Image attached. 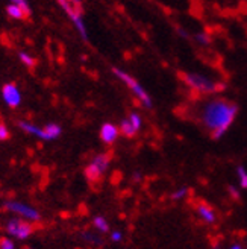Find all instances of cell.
I'll list each match as a JSON object with an SVG mask.
<instances>
[{
	"instance_id": "cell-13",
	"label": "cell",
	"mask_w": 247,
	"mask_h": 249,
	"mask_svg": "<svg viewBox=\"0 0 247 249\" xmlns=\"http://www.w3.org/2000/svg\"><path fill=\"white\" fill-rule=\"evenodd\" d=\"M43 129L46 132V142H50V140L58 139V137L61 135V132H63L61 126H59V124H56V123H49V124H46Z\"/></svg>"
},
{
	"instance_id": "cell-24",
	"label": "cell",
	"mask_w": 247,
	"mask_h": 249,
	"mask_svg": "<svg viewBox=\"0 0 247 249\" xmlns=\"http://www.w3.org/2000/svg\"><path fill=\"white\" fill-rule=\"evenodd\" d=\"M123 239V232L121 231H113L111 232V240L113 242H121Z\"/></svg>"
},
{
	"instance_id": "cell-26",
	"label": "cell",
	"mask_w": 247,
	"mask_h": 249,
	"mask_svg": "<svg viewBox=\"0 0 247 249\" xmlns=\"http://www.w3.org/2000/svg\"><path fill=\"white\" fill-rule=\"evenodd\" d=\"M228 249H243V246H241V245H232V246H229Z\"/></svg>"
},
{
	"instance_id": "cell-27",
	"label": "cell",
	"mask_w": 247,
	"mask_h": 249,
	"mask_svg": "<svg viewBox=\"0 0 247 249\" xmlns=\"http://www.w3.org/2000/svg\"><path fill=\"white\" fill-rule=\"evenodd\" d=\"M26 249H31V248H26Z\"/></svg>"
},
{
	"instance_id": "cell-10",
	"label": "cell",
	"mask_w": 247,
	"mask_h": 249,
	"mask_svg": "<svg viewBox=\"0 0 247 249\" xmlns=\"http://www.w3.org/2000/svg\"><path fill=\"white\" fill-rule=\"evenodd\" d=\"M118 134H120V128H117L115 124H113V123L102 124V128H100V139H102L103 143L113 144L117 140Z\"/></svg>"
},
{
	"instance_id": "cell-6",
	"label": "cell",
	"mask_w": 247,
	"mask_h": 249,
	"mask_svg": "<svg viewBox=\"0 0 247 249\" xmlns=\"http://www.w3.org/2000/svg\"><path fill=\"white\" fill-rule=\"evenodd\" d=\"M141 129V116L137 113H131L128 119H125L120 123V134L132 139L137 135V132Z\"/></svg>"
},
{
	"instance_id": "cell-1",
	"label": "cell",
	"mask_w": 247,
	"mask_h": 249,
	"mask_svg": "<svg viewBox=\"0 0 247 249\" xmlns=\"http://www.w3.org/2000/svg\"><path fill=\"white\" fill-rule=\"evenodd\" d=\"M237 114V104L225 97L208 99L197 108V119L213 140L221 139L228 132Z\"/></svg>"
},
{
	"instance_id": "cell-8",
	"label": "cell",
	"mask_w": 247,
	"mask_h": 249,
	"mask_svg": "<svg viewBox=\"0 0 247 249\" xmlns=\"http://www.w3.org/2000/svg\"><path fill=\"white\" fill-rule=\"evenodd\" d=\"M2 96H3V101L8 107L11 108H17L21 102V94L18 91V89L16 87V84H6L3 85L2 89Z\"/></svg>"
},
{
	"instance_id": "cell-21",
	"label": "cell",
	"mask_w": 247,
	"mask_h": 249,
	"mask_svg": "<svg viewBox=\"0 0 247 249\" xmlns=\"http://www.w3.org/2000/svg\"><path fill=\"white\" fill-rule=\"evenodd\" d=\"M0 249H14V243L6 237H2L0 239Z\"/></svg>"
},
{
	"instance_id": "cell-15",
	"label": "cell",
	"mask_w": 247,
	"mask_h": 249,
	"mask_svg": "<svg viewBox=\"0 0 247 249\" xmlns=\"http://www.w3.org/2000/svg\"><path fill=\"white\" fill-rule=\"evenodd\" d=\"M93 225L100 231V232H108L109 231V223H108V220L105 219V217H102V216H96L94 219H93Z\"/></svg>"
},
{
	"instance_id": "cell-3",
	"label": "cell",
	"mask_w": 247,
	"mask_h": 249,
	"mask_svg": "<svg viewBox=\"0 0 247 249\" xmlns=\"http://www.w3.org/2000/svg\"><path fill=\"white\" fill-rule=\"evenodd\" d=\"M59 6L70 17L73 24L76 26L78 32L82 35V38H88V32H86L85 23H83V5L81 0H58Z\"/></svg>"
},
{
	"instance_id": "cell-11",
	"label": "cell",
	"mask_w": 247,
	"mask_h": 249,
	"mask_svg": "<svg viewBox=\"0 0 247 249\" xmlns=\"http://www.w3.org/2000/svg\"><path fill=\"white\" fill-rule=\"evenodd\" d=\"M103 177V172L99 169L96 164L90 163L88 166L85 167V178L88 179L90 182H97V181H100Z\"/></svg>"
},
{
	"instance_id": "cell-7",
	"label": "cell",
	"mask_w": 247,
	"mask_h": 249,
	"mask_svg": "<svg viewBox=\"0 0 247 249\" xmlns=\"http://www.w3.org/2000/svg\"><path fill=\"white\" fill-rule=\"evenodd\" d=\"M6 208L9 211H12V213H17L26 219H31V220H38L40 219V214L38 211H36L35 208L26 205V204H21V202H6Z\"/></svg>"
},
{
	"instance_id": "cell-2",
	"label": "cell",
	"mask_w": 247,
	"mask_h": 249,
	"mask_svg": "<svg viewBox=\"0 0 247 249\" xmlns=\"http://www.w3.org/2000/svg\"><path fill=\"white\" fill-rule=\"evenodd\" d=\"M179 79L187 85L190 90H193L197 94H202V96L215 94L221 90H225V85L221 82L209 79L200 73H191V71L183 73V71H181Z\"/></svg>"
},
{
	"instance_id": "cell-20",
	"label": "cell",
	"mask_w": 247,
	"mask_h": 249,
	"mask_svg": "<svg viewBox=\"0 0 247 249\" xmlns=\"http://www.w3.org/2000/svg\"><path fill=\"white\" fill-rule=\"evenodd\" d=\"M83 239H85V240H88V242H91V243H96V245H100V243H102V240L99 239L97 235L91 234V232H83Z\"/></svg>"
},
{
	"instance_id": "cell-17",
	"label": "cell",
	"mask_w": 247,
	"mask_h": 249,
	"mask_svg": "<svg viewBox=\"0 0 247 249\" xmlns=\"http://www.w3.org/2000/svg\"><path fill=\"white\" fill-rule=\"evenodd\" d=\"M237 177H238V182L243 189H247V170L243 166L237 167Z\"/></svg>"
},
{
	"instance_id": "cell-23",
	"label": "cell",
	"mask_w": 247,
	"mask_h": 249,
	"mask_svg": "<svg viewBox=\"0 0 247 249\" xmlns=\"http://www.w3.org/2000/svg\"><path fill=\"white\" fill-rule=\"evenodd\" d=\"M196 40L199 41L200 44H203V46H208L209 44V36L206 34H199V35L196 36Z\"/></svg>"
},
{
	"instance_id": "cell-14",
	"label": "cell",
	"mask_w": 247,
	"mask_h": 249,
	"mask_svg": "<svg viewBox=\"0 0 247 249\" xmlns=\"http://www.w3.org/2000/svg\"><path fill=\"white\" fill-rule=\"evenodd\" d=\"M6 12H8V16L11 18H16V20H24V18H28L26 12H24L21 8H18L17 5H14V3H9L6 6Z\"/></svg>"
},
{
	"instance_id": "cell-4",
	"label": "cell",
	"mask_w": 247,
	"mask_h": 249,
	"mask_svg": "<svg viewBox=\"0 0 247 249\" xmlns=\"http://www.w3.org/2000/svg\"><path fill=\"white\" fill-rule=\"evenodd\" d=\"M113 73L115 74V76L125 84L128 89L135 94V97L138 99V101L146 107V108H152V99H150V96L146 93V90L143 89V85L135 79L133 76H131L129 73H126L125 70H121V69H118V67H114L113 69Z\"/></svg>"
},
{
	"instance_id": "cell-9",
	"label": "cell",
	"mask_w": 247,
	"mask_h": 249,
	"mask_svg": "<svg viewBox=\"0 0 247 249\" xmlns=\"http://www.w3.org/2000/svg\"><path fill=\"white\" fill-rule=\"evenodd\" d=\"M196 213L205 223H208V225H213V223H215V220H217L215 210L205 202H199L196 205Z\"/></svg>"
},
{
	"instance_id": "cell-16",
	"label": "cell",
	"mask_w": 247,
	"mask_h": 249,
	"mask_svg": "<svg viewBox=\"0 0 247 249\" xmlns=\"http://www.w3.org/2000/svg\"><path fill=\"white\" fill-rule=\"evenodd\" d=\"M18 58H20V61L23 62V64L26 67H29V69H33L36 66V59L33 56H31L29 53H26V52H20Z\"/></svg>"
},
{
	"instance_id": "cell-18",
	"label": "cell",
	"mask_w": 247,
	"mask_h": 249,
	"mask_svg": "<svg viewBox=\"0 0 247 249\" xmlns=\"http://www.w3.org/2000/svg\"><path fill=\"white\" fill-rule=\"evenodd\" d=\"M11 3H14V5H17L18 8H21L24 12H26V16L29 17L31 16V6H29V3H28V0H9Z\"/></svg>"
},
{
	"instance_id": "cell-25",
	"label": "cell",
	"mask_w": 247,
	"mask_h": 249,
	"mask_svg": "<svg viewBox=\"0 0 247 249\" xmlns=\"http://www.w3.org/2000/svg\"><path fill=\"white\" fill-rule=\"evenodd\" d=\"M229 192L232 193V196H233V197H238V196H240V195H238V190H237L233 185H229Z\"/></svg>"
},
{
	"instance_id": "cell-19",
	"label": "cell",
	"mask_w": 247,
	"mask_h": 249,
	"mask_svg": "<svg viewBox=\"0 0 247 249\" xmlns=\"http://www.w3.org/2000/svg\"><path fill=\"white\" fill-rule=\"evenodd\" d=\"M188 195V189L187 187H181L179 190H175V193L171 195V197L175 199V201H182V199H185Z\"/></svg>"
},
{
	"instance_id": "cell-12",
	"label": "cell",
	"mask_w": 247,
	"mask_h": 249,
	"mask_svg": "<svg viewBox=\"0 0 247 249\" xmlns=\"http://www.w3.org/2000/svg\"><path fill=\"white\" fill-rule=\"evenodd\" d=\"M18 126H20L23 131H26L28 134L36 135L38 139L46 140V132H44V129H41V128H38V126H35V124L28 123V122H18Z\"/></svg>"
},
{
	"instance_id": "cell-22",
	"label": "cell",
	"mask_w": 247,
	"mask_h": 249,
	"mask_svg": "<svg viewBox=\"0 0 247 249\" xmlns=\"http://www.w3.org/2000/svg\"><path fill=\"white\" fill-rule=\"evenodd\" d=\"M8 139H9V131L3 123H0V142L8 140Z\"/></svg>"
},
{
	"instance_id": "cell-5",
	"label": "cell",
	"mask_w": 247,
	"mask_h": 249,
	"mask_svg": "<svg viewBox=\"0 0 247 249\" xmlns=\"http://www.w3.org/2000/svg\"><path fill=\"white\" fill-rule=\"evenodd\" d=\"M33 228L32 225H29L28 222H24L21 219H12L8 222L6 225V232L11 234L12 237H17V239H28L29 235L32 234Z\"/></svg>"
}]
</instances>
